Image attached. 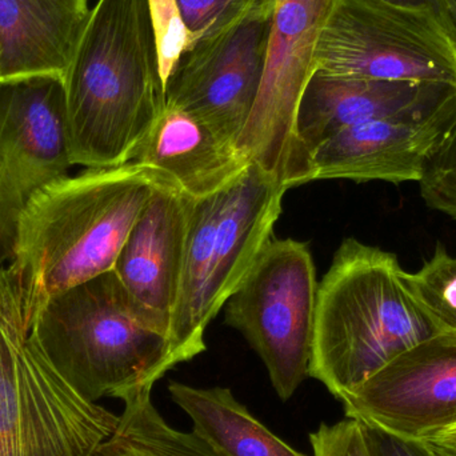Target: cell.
<instances>
[{
    "instance_id": "603a6c76",
    "label": "cell",
    "mask_w": 456,
    "mask_h": 456,
    "mask_svg": "<svg viewBox=\"0 0 456 456\" xmlns=\"http://www.w3.org/2000/svg\"><path fill=\"white\" fill-rule=\"evenodd\" d=\"M149 5L157 35L160 69L166 83L179 56L189 45V37L176 0H149Z\"/></svg>"
},
{
    "instance_id": "44dd1931",
    "label": "cell",
    "mask_w": 456,
    "mask_h": 456,
    "mask_svg": "<svg viewBox=\"0 0 456 456\" xmlns=\"http://www.w3.org/2000/svg\"><path fill=\"white\" fill-rule=\"evenodd\" d=\"M255 0H176L189 45L235 23ZM187 45V47H189Z\"/></svg>"
},
{
    "instance_id": "30bf717a",
    "label": "cell",
    "mask_w": 456,
    "mask_h": 456,
    "mask_svg": "<svg viewBox=\"0 0 456 456\" xmlns=\"http://www.w3.org/2000/svg\"><path fill=\"white\" fill-rule=\"evenodd\" d=\"M71 167L63 77L0 83V265L12 262L19 221L35 192Z\"/></svg>"
},
{
    "instance_id": "7402d4cb",
    "label": "cell",
    "mask_w": 456,
    "mask_h": 456,
    "mask_svg": "<svg viewBox=\"0 0 456 456\" xmlns=\"http://www.w3.org/2000/svg\"><path fill=\"white\" fill-rule=\"evenodd\" d=\"M419 183L426 205L456 221V127Z\"/></svg>"
},
{
    "instance_id": "2e32d148",
    "label": "cell",
    "mask_w": 456,
    "mask_h": 456,
    "mask_svg": "<svg viewBox=\"0 0 456 456\" xmlns=\"http://www.w3.org/2000/svg\"><path fill=\"white\" fill-rule=\"evenodd\" d=\"M90 13L88 0H0V83L64 79Z\"/></svg>"
},
{
    "instance_id": "ba28073f",
    "label": "cell",
    "mask_w": 456,
    "mask_h": 456,
    "mask_svg": "<svg viewBox=\"0 0 456 456\" xmlns=\"http://www.w3.org/2000/svg\"><path fill=\"white\" fill-rule=\"evenodd\" d=\"M331 0H276L262 82L238 149L287 190L311 182L297 136L300 99L316 71L315 53Z\"/></svg>"
},
{
    "instance_id": "ac0fdd59",
    "label": "cell",
    "mask_w": 456,
    "mask_h": 456,
    "mask_svg": "<svg viewBox=\"0 0 456 456\" xmlns=\"http://www.w3.org/2000/svg\"><path fill=\"white\" fill-rule=\"evenodd\" d=\"M168 393L174 403L189 415L192 433L222 456H307L255 419L230 388L171 382Z\"/></svg>"
},
{
    "instance_id": "cb8c5ba5",
    "label": "cell",
    "mask_w": 456,
    "mask_h": 456,
    "mask_svg": "<svg viewBox=\"0 0 456 456\" xmlns=\"http://www.w3.org/2000/svg\"><path fill=\"white\" fill-rule=\"evenodd\" d=\"M314 456H372L366 430L361 422L346 418L334 425H323L310 434Z\"/></svg>"
},
{
    "instance_id": "4fadbf2b",
    "label": "cell",
    "mask_w": 456,
    "mask_h": 456,
    "mask_svg": "<svg viewBox=\"0 0 456 456\" xmlns=\"http://www.w3.org/2000/svg\"><path fill=\"white\" fill-rule=\"evenodd\" d=\"M195 200L160 184L139 214L114 265L134 314L170 339Z\"/></svg>"
},
{
    "instance_id": "9c48e42d",
    "label": "cell",
    "mask_w": 456,
    "mask_h": 456,
    "mask_svg": "<svg viewBox=\"0 0 456 456\" xmlns=\"http://www.w3.org/2000/svg\"><path fill=\"white\" fill-rule=\"evenodd\" d=\"M275 2L255 0L235 23L190 45L166 79V106L236 146L259 94Z\"/></svg>"
},
{
    "instance_id": "8fae6325",
    "label": "cell",
    "mask_w": 456,
    "mask_h": 456,
    "mask_svg": "<svg viewBox=\"0 0 456 456\" xmlns=\"http://www.w3.org/2000/svg\"><path fill=\"white\" fill-rule=\"evenodd\" d=\"M346 418L425 441L456 426V334L412 346L339 399Z\"/></svg>"
},
{
    "instance_id": "52a82bcc",
    "label": "cell",
    "mask_w": 456,
    "mask_h": 456,
    "mask_svg": "<svg viewBox=\"0 0 456 456\" xmlns=\"http://www.w3.org/2000/svg\"><path fill=\"white\" fill-rule=\"evenodd\" d=\"M316 69L456 88V40L433 16L385 0H331Z\"/></svg>"
},
{
    "instance_id": "7a4b0ae2",
    "label": "cell",
    "mask_w": 456,
    "mask_h": 456,
    "mask_svg": "<svg viewBox=\"0 0 456 456\" xmlns=\"http://www.w3.org/2000/svg\"><path fill=\"white\" fill-rule=\"evenodd\" d=\"M167 182L174 181L157 168L130 162L86 168L35 192L19 221L11 262L28 330L51 297L114 270L139 214Z\"/></svg>"
},
{
    "instance_id": "ffe728a7",
    "label": "cell",
    "mask_w": 456,
    "mask_h": 456,
    "mask_svg": "<svg viewBox=\"0 0 456 456\" xmlns=\"http://www.w3.org/2000/svg\"><path fill=\"white\" fill-rule=\"evenodd\" d=\"M402 279L441 332L456 334V257L438 244L433 257L418 273L403 270Z\"/></svg>"
},
{
    "instance_id": "484cf974",
    "label": "cell",
    "mask_w": 456,
    "mask_h": 456,
    "mask_svg": "<svg viewBox=\"0 0 456 456\" xmlns=\"http://www.w3.org/2000/svg\"><path fill=\"white\" fill-rule=\"evenodd\" d=\"M385 2L433 16L456 40V21L447 0H385Z\"/></svg>"
},
{
    "instance_id": "7c38bea8",
    "label": "cell",
    "mask_w": 456,
    "mask_h": 456,
    "mask_svg": "<svg viewBox=\"0 0 456 456\" xmlns=\"http://www.w3.org/2000/svg\"><path fill=\"white\" fill-rule=\"evenodd\" d=\"M456 127V91L340 131L311 155V182H420Z\"/></svg>"
},
{
    "instance_id": "e0dca14e",
    "label": "cell",
    "mask_w": 456,
    "mask_h": 456,
    "mask_svg": "<svg viewBox=\"0 0 456 456\" xmlns=\"http://www.w3.org/2000/svg\"><path fill=\"white\" fill-rule=\"evenodd\" d=\"M133 162L157 168L195 200L232 186L251 162L235 144L175 107L166 106Z\"/></svg>"
},
{
    "instance_id": "8992f818",
    "label": "cell",
    "mask_w": 456,
    "mask_h": 456,
    "mask_svg": "<svg viewBox=\"0 0 456 456\" xmlns=\"http://www.w3.org/2000/svg\"><path fill=\"white\" fill-rule=\"evenodd\" d=\"M318 287L307 243L271 238L224 305L226 323L262 359L281 401L310 378Z\"/></svg>"
},
{
    "instance_id": "d6986e66",
    "label": "cell",
    "mask_w": 456,
    "mask_h": 456,
    "mask_svg": "<svg viewBox=\"0 0 456 456\" xmlns=\"http://www.w3.org/2000/svg\"><path fill=\"white\" fill-rule=\"evenodd\" d=\"M152 388L122 396L125 410L117 428L93 456H222L192 431L168 425L152 403Z\"/></svg>"
},
{
    "instance_id": "3957f363",
    "label": "cell",
    "mask_w": 456,
    "mask_h": 456,
    "mask_svg": "<svg viewBox=\"0 0 456 456\" xmlns=\"http://www.w3.org/2000/svg\"><path fill=\"white\" fill-rule=\"evenodd\" d=\"M393 252L347 238L319 283L310 378L337 399L441 330L415 302Z\"/></svg>"
},
{
    "instance_id": "6da1fadb",
    "label": "cell",
    "mask_w": 456,
    "mask_h": 456,
    "mask_svg": "<svg viewBox=\"0 0 456 456\" xmlns=\"http://www.w3.org/2000/svg\"><path fill=\"white\" fill-rule=\"evenodd\" d=\"M69 162H133L166 110L149 0H98L64 77Z\"/></svg>"
},
{
    "instance_id": "5bb4252c",
    "label": "cell",
    "mask_w": 456,
    "mask_h": 456,
    "mask_svg": "<svg viewBox=\"0 0 456 456\" xmlns=\"http://www.w3.org/2000/svg\"><path fill=\"white\" fill-rule=\"evenodd\" d=\"M287 189L251 163L224 192V208L208 255V279L200 310V326L208 324L240 286L263 247L273 238Z\"/></svg>"
},
{
    "instance_id": "d4e9b609",
    "label": "cell",
    "mask_w": 456,
    "mask_h": 456,
    "mask_svg": "<svg viewBox=\"0 0 456 456\" xmlns=\"http://www.w3.org/2000/svg\"><path fill=\"white\" fill-rule=\"evenodd\" d=\"M363 426L372 456H434L423 442L399 438L378 428Z\"/></svg>"
},
{
    "instance_id": "83f0119b",
    "label": "cell",
    "mask_w": 456,
    "mask_h": 456,
    "mask_svg": "<svg viewBox=\"0 0 456 456\" xmlns=\"http://www.w3.org/2000/svg\"><path fill=\"white\" fill-rule=\"evenodd\" d=\"M450 4V8H452V15H454L455 21H456V0H447Z\"/></svg>"
},
{
    "instance_id": "4316f807",
    "label": "cell",
    "mask_w": 456,
    "mask_h": 456,
    "mask_svg": "<svg viewBox=\"0 0 456 456\" xmlns=\"http://www.w3.org/2000/svg\"><path fill=\"white\" fill-rule=\"evenodd\" d=\"M420 442L434 456H456V426Z\"/></svg>"
},
{
    "instance_id": "277c9868",
    "label": "cell",
    "mask_w": 456,
    "mask_h": 456,
    "mask_svg": "<svg viewBox=\"0 0 456 456\" xmlns=\"http://www.w3.org/2000/svg\"><path fill=\"white\" fill-rule=\"evenodd\" d=\"M29 332L61 378L93 403L154 387L178 366L170 339L142 323L114 271L51 297Z\"/></svg>"
},
{
    "instance_id": "9a60e30c",
    "label": "cell",
    "mask_w": 456,
    "mask_h": 456,
    "mask_svg": "<svg viewBox=\"0 0 456 456\" xmlns=\"http://www.w3.org/2000/svg\"><path fill=\"white\" fill-rule=\"evenodd\" d=\"M454 91L449 85L367 79L316 69L297 109L300 150L311 162L322 143L346 128L401 114Z\"/></svg>"
},
{
    "instance_id": "5b68a950",
    "label": "cell",
    "mask_w": 456,
    "mask_h": 456,
    "mask_svg": "<svg viewBox=\"0 0 456 456\" xmlns=\"http://www.w3.org/2000/svg\"><path fill=\"white\" fill-rule=\"evenodd\" d=\"M118 422L56 371L24 321L15 268L0 267V456H93Z\"/></svg>"
}]
</instances>
